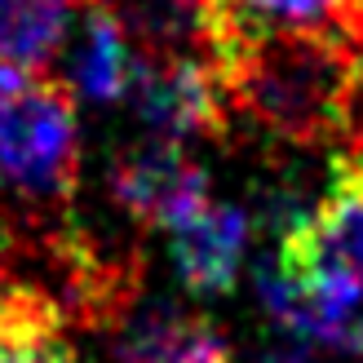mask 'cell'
<instances>
[{
  "mask_svg": "<svg viewBox=\"0 0 363 363\" xmlns=\"http://www.w3.org/2000/svg\"><path fill=\"white\" fill-rule=\"evenodd\" d=\"M80 0H0V67L40 71L58 53Z\"/></svg>",
  "mask_w": 363,
  "mask_h": 363,
  "instance_id": "8fae6325",
  "label": "cell"
},
{
  "mask_svg": "<svg viewBox=\"0 0 363 363\" xmlns=\"http://www.w3.org/2000/svg\"><path fill=\"white\" fill-rule=\"evenodd\" d=\"M67 315L27 279L0 284V363H80L67 341Z\"/></svg>",
  "mask_w": 363,
  "mask_h": 363,
  "instance_id": "ba28073f",
  "label": "cell"
},
{
  "mask_svg": "<svg viewBox=\"0 0 363 363\" xmlns=\"http://www.w3.org/2000/svg\"><path fill=\"white\" fill-rule=\"evenodd\" d=\"M248 213L235 204H199L177 226H169V252L177 279L195 297H226L240 284L248 252Z\"/></svg>",
  "mask_w": 363,
  "mask_h": 363,
  "instance_id": "5b68a950",
  "label": "cell"
},
{
  "mask_svg": "<svg viewBox=\"0 0 363 363\" xmlns=\"http://www.w3.org/2000/svg\"><path fill=\"white\" fill-rule=\"evenodd\" d=\"M116 363H235V350L208 315L155 301L147 311H133Z\"/></svg>",
  "mask_w": 363,
  "mask_h": 363,
  "instance_id": "52a82bcc",
  "label": "cell"
},
{
  "mask_svg": "<svg viewBox=\"0 0 363 363\" xmlns=\"http://www.w3.org/2000/svg\"><path fill=\"white\" fill-rule=\"evenodd\" d=\"M80 9L84 13H80V40L71 49V84L84 102H98V106L124 102L133 80V58H138L129 49L133 40L102 5L80 0Z\"/></svg>",
  "mask_w": 363,
  "mask_h": 363,
  "instance_id": "9c48e42d",
  "label": "cell"
},
{
  "mask_svg": "<svg viewBox=\"0 0 363 363\" xmlns=\"http://www.w3.org/2000/svg\"><path fill=\"white\" fill-rule=\"evenodd\" d=\"M111 199L142 226H177L208 204V173L173 142H138L111 160Z\"/></svg>",
  "mask_w": 363,
  "mask_h": 363,
  "instance_id": "277c9868",
  "label": "cell"
},
{
  "mask_svg": "<svg viewBox=\"0 0 363 363\" xmlns=\"http://www.w3.org/2000/svg\"><path fill=\"white\" fill-rule=\"evenodd\" d=\"M306 230L323 257L363 284V164L354 151L333 160L328 186H323Z\"/></svg>",
  "mask_w": 363,
  "mask_h": 363,
  "instance_id": "30bf717a",
  "label": "cell"
},
{
  "mask_svg": "<svg viewBox=\"0 0 363 363\" xmlns=\"http://www.w3.org/2000/svg\"><path fill=\"white\" fill-rule=\"evenodd\" d=\"M235 5V0H230ZM230 111L284 147L350 138L363 147V40L306 27H262L235 9V40L217 62Z\"/></svg>",
  "mask_w": 363,
  "mask_h": 363,
  "instance_id": "6da1fadb",
  "label": "cell"
},
{
  "mask_svg": "<svg viewBox=\"0 0 363 363\" xmlns=\"http://www.w3.org/2000/svg\"><path fill=\"white\" fill-rule=\"evenodd\" d=\"M142 53H195L217 62L230 35V0H94Z\"/></svg>",
  "mask_w": 363,
  "mask_h": 363,
  "instance_id": "8992f818",
  "label": "cell"
},
{
  "mask_svg": "<svg viewBox=\"0 0 363 363\" xmlns=\"http://www.w3.org/2000/svg\"><path fill=\"white\" fill-rule=\"evenodd\" d=\"M257 363H323V359L315 354V346H293L288 341V346H270Z\"/></svg>",
  "mask_w": 363,
  "mask_h": 363,
  "instance_id": "4fadbf2b",
  "label": "cell"
},
{
  "mask_svg": "<svg viewBox=\"0 0 363 363\" xmlns=\"http://www.w3.org/2000/svg\"><path fill=\"white\" fill-rule=\"evenodd\" d=\"M235 9L262 27H306L363 40V0H235Z\"/></svg>",
  "mask_w": 363,
  "mask_h": 363,
  "instance_id": "7c38bea8",
  "label": "cell"
},
{
  "mask_svg": "<svg viewBox=\"0 0 363 363\" xmlns=\"http://www.w3.org/2000/svg\"><path fill=\"white\" fill-rule=\"evenodd\" d=\"M0 177L27 204H71L80 177V124L62 80L0 67Z\"/></svg>",
  "mask_w": 363,
  "mask_h": 363,
  "instance_id": "7a4b0ae2",
  "label": "cell"
},
{
  "mask_svg": "<svg viewBox=\"0 0 363 363\" xmlns=\"http://www.w3.org/2000/svg\"><path fill=\"white\" fill-rule=\"evenodd\" d=\"M124 102L155 142L222 138L230 129V98L217 67L195 53H138Z\"/></svg>",
  "mask_w": 363,
  "mask_h": 363,
  "instance_id": "3957f363",
  "label": "cell"
}]
</instances>
